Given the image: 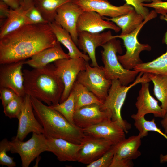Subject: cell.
I'll return each instance as SVG.
<instances>
[{"instance_id": "1", "label": "cell", "mask_w": 167, "mask_h": 167, "mask_svg": "<svg viewBox=\"0 0 167 167\" xmlns=\"http://www.w3.org/2000/svg\"><path fill=\"white\" fill-rule=\"evenodd\" d=\"M57 42L48 23L24 25L0 38V64L25 60Z\"/></svg>"}, {"instance_id": "2", "label": "cell", "mask_w": 167, "mask_h": 167, "mask_svg": "<svg viewBox=\"0 0 167 167\" xmlns=\"http://www.w3.org/2000/svg\"><path fill=\"white\" fill-rule=\"evenodd\" d=\"M26 95L48 106L59 103L64 89V83L55 72L53 64L39 68L23 70Z\"/></svg>"}, {"instance_id": "3", "label": "cell", "mask_w": 167, "mask_h": 167, "mask_svg": "<svg viewBox=\"0 0 167 167\" xmlns=\"http://www.w3.org/2000/svg\"><path fill=\"white\" fill-rule=\"evenodd\" d=\"M30 97L34 113L46 138H61L81 144L85 135L82 129L71 124L61 113L41 101Z\"/></svg>"}, {"instance_id": "4", "label": "cell", "mask_w": 167, "mask_h": 167, "mask_svg": "<svg viewBox=\"0 0 167 167\" xmlns=\"http://www.w3.org/2000/svg\"><path fill=\"white\" fill-rule=\"evenodd\" d=\"M102 60L106 77L111 80H118L121 84L127 86L134 81L139 72L125 68L119 61L117 53L121 54L122 50L119 40L112 38L102 46Z\"/></svg>"}, {"instance_id": "5", "label": "cell", "mask_w": 167, "mask_h": 167, "mask_svg": "<svg viewBox=\"0 0 167 167\" xmlns=\"http://www.w3.org/2000/svg\"><path fill=\"white\" fill-rule=\"evenodd\" d=\"M139 73L133 83L127 86L122 85L118 79L112 80L108 96L101 105V109L109 112L111 115V119L120 124L126 133L131 126L123 119L121 110L127 93L130 88L137 84L151 81L146 73Z\"/></svg>"}, {"instance_id": "6", "label": "cell", "mask_w": 167, "mask_h": 167, "mask_svg": "<svg viewBox=\"0 0 167 167\" xmlns=\"http://www.w3.org/2000/svg\"><path fill=\"white\" fill-rule=\"evenodd\" d=\"M157 16V13L155 10H152L143 22L132 32L125 35L113 36V38H120L123 40L126 52L122 55L118 56L117 57L125 68L129 70L133 69L137 64L143 62L139 57L140 53L142 51L151 50V47L149 45L140 43L139 42L137 36L143 25Z\"/></svg>"}, {"instance_id": "7", "label": "cell", "mask_w": 167, "mask_h": 167, "mask_svg": "<svg viewBox=\"0 0 167 167\" xmlns=\"http://www.w3.org/2000/svg\"><path fill=\"white\" fill-rule=\"evenodd\" d=\"M46 138L43 134L32 133L31 138L24 142L16 136L10 141V152L20 156L22 167H28L43 152L47 151Z\"/></svg>"}, {"instance_id": "8", "label": "cell", "mask_w": 167, "mask_h": 167, "mask_svg": "<svg viewBox=\"0 0 167 167\" xmlns=\"http://www.w3.org/2000/svg\"><path fill=\"white\" fill-rule=\"evenodd\" d=\"M76 81L85 86L103 103L108 96L112 81L105 76L103 67H92L88 62L85 70L79 74Z\"/></svg>"}, {"instance_id": "9", "label": "cell", "mask_w": 167, "mask_h": 167, "mask_svg": "<svg viewBox=\"0 0 167 167\" xmlns=\"http://www.w3.org/2000/svg\"><path fill=\"white\" fill-rule=\"evenodd\" d=\"M87 62L83 58H63L53 62L55 72L62 79L64 85L59 103L63 102L68 97L79 74L85 70Z\"/></svg>"}, {"instance_id": "10", "label": "cell", "mask_w": 167, "mask_h": 167, "mask_svg": "<svg viewBox=\"0 0 167 167\" xmlns=\"http://www.w3.org/2000/svg\"><path fill=\"white\" fill-rule=\"evenodd\" d=\"M81 144L82 147L78 153L77 161L87 165L99 158L113 144L104 138L85 134Z\"/></svg>"}, {"instance_id": "11", "label": "cell", "mask_w": 167, "mask_h": 167, "mask_svg": "<svg viewBox=\"0 0 167 167\" xmlns=\"http://www.w3.org/2000/svg\"><path fill=\"white\" fill-rule=\"evenodd\" d=\"M25 60L1 64L0 66V88H10L23 97L26 94L22 69Z\"/></svg>"}, {"instance_id": "12", "label": "cell", "mask_w": 167, "mask_h": 167, "mask_svg": "<svg viewBox=\"0 0 167 167\" xmlns=\"http://www.w3.org/2000/svg\"><path fill=\"white\" fill-rule=\"evenodd\" d=\"M84 11L81 7L72 1L57 9L54 21L68 31L77 45L78 33L77 24L79 18Z\"/></svg>"}, {"instance_id": "13", "label": "cell", "mask_w": 167, "mask_h": 167, "mask_svg": "<svg viewBox=\"0 0 167 167\" xmlns=\"http://www.w3.org/2000/svg\"><path fill=\"white\" fill-rule=\"evenodd\" d=\"M24 105L18 119V126L16 137L21 141L31 132L44 134L43 128L36 118L30 96L24 97Z\"/></svg>"}, {"instance_id": "14", "label": "cell", "mask_w": 167, "mask_h": 167, "mask_svg": "<svg viewBox=\"0 0 167 167\" xmlns=\"http://www.w3.org/2000/svg\"><path fill=\"white\" fill-rule=\"evenodd\" d=\"M72 1L80 6L84 11H94L101 17H116L134 9L133 7L126 3L116 6L107 0H72Z\"/></svg>"}, {"instance_id": "15", "label": "cell", "mask_w": 167, "mask_h": 167, "mask_svg": "<svg viewBox=\"0 0 167 167\" xmlns=\"http://www.w3.org/2000/svg\"><path fill=\"white\" fill-rule=\"evenodd\" d=\"M78 33V48L83 50L84 54H88L92 62L91 66H99L96 60V49L113 38L111 32L109 31L102 33H91L81 31Z\"/></svg>"}, {"instance_id": "16", "label": "cell", "mask_w": 167, "mask_h": 167, "mask_svg": "<svg viewBox=\"0 0 167 167\" xmlns=\"http://www.w3.org/2000/svg\"><path fill=\"white\" fill-rule=\"evenodd\" d=\"M111 119L110 113L101 109V105L92 104L81 107L75 111L74 122L77 126L84 129Z\"/></svg>"}, {"instance_id": "17", "label": "cell", "mask_w": 167, "mask_h": 167, "mask_svg": "<svg viewBox=\"0 0 167 167\" xmlns=\"http://www.w3.org/2000/svg\"><path fill=\"white\" fill-rule=\"evenodd\" d=\"M83 130L85 134L104 138L116 144L126 139L125 132L121 125L111 119L105 120Z\"/></svg>"}, {"instance_id": "18", "label": "cell", "mask_w": 167, "mask_h": 167, "mask_svg": "<svg viewBox=\"0 0 167 167\" xmlns=\"http://www.w3.org/2000/svg\"><path fill=\"white\" fill-rule=\"evenodd\" d=\"M78 32L86 31L91 33H100L106 29H110L116 32L120 28L113 22L104 20L99 14L92 11H84L79 16L77 23Z\"/></svg>"}, {"instance_id": "19", "label": "cell", "mask_w": 167, "mask_h": 167, "mask_svg": "<svg viewBox=\"0 0 167 167\" xmlns=\"http://www.w3.org/2000/svg\"><path fill=\"white\" fill-rule=\"evenodd\" d=\"M47 151L51 152L60 161H77L82 144L73 143L61 138H46Z\"/></svg>"}, {"instance_id": "20", "label": "cell", "mask_w": 167, "mask_h": 167, "mask_svg": "<svg viewBox=\"0 0 167 167\" xmlns=\"http://www.w3.org/2000/svg\"><path fill=\"white\" fill-rule=\"evenodd\" d=\"M141 84V87L135 103L137 109L135 115L143 117L147 114L152 113L155 117L163 118L162 109L159 105L158 101L150 94L148 82H143Z\"/></svg>"}, {"instance_id": "21", "label": "cell", "mask_w": 167, "mask_h": 167, "mask_svg": "<svg viewBox=\"0 0 167 167\" xmlns=\"http://www.w3.org/2000/svg\"><path fill=\"white\" fill-rule=\"evenodd\" d=\"M60 44L57 41L54 46L45 49L32 56L30 59L25 60V64L33 68H39L58 60L70 58Z\"/></svg>"}, {"instance_id": "22", "label": "cell", "mask_w": 167, "mask_h": 167, "mask_svg": "<svg viewBox=\"0 0 167 167\" xmlns=\"http://www.w3.org/2000/svg\"><path fill=\"white\" fill-rule=\"evenodd\" d=\"M141 139L139 135H133L114 144L115 151L113 158L132 160L137 158L141 155L139 150L141 145Z\"/></svg>"}, {"instance_id": "23", "label": "cell", "mask_w": 167, "mask_h": 167, "mask_svg": "<svg viewBox=\"0 0 167 167\" xmlns=\"http://www.w3.org/2000/svg\"><path fill=\"white\" fill-rule=\"evenodd\" d=\"M48 24L54 34L57 41L62 44L68 49V54L70 58H82L87 62H88L90 59L88 55L79 50L68 31L54 21Z\"/></svg>"}, {"instance_id": "24", "label": "cell", "mask_w": 167, "mask_h": 167, "mask_svg": "<svg viewBox=\"0 0 167 167\" xmlns=\"http://www.w3.org/2000/svg\"><path fill=\"white\" fill-rule=\"evenodd\" d=\"M26 13L21 5L15 9L10 8L8 17L0 25V38L24 25L33 24L27 17Z\"/></svg>"}, {"instance_id": "25", "label": "cell", "mask_w": 167, "mask_h": 167, "mask_svg": "<svg viewBox=\"0 0 167 167\" xmlns=\"http://www.w3.org/2000/svg\"><path fill=\"white\" fill-rule=\"evenodd\" d=\"M106 20L114 23L122 30L120 35H123L131 33L136 29L144 21L142 16L135 9L122 15L108 18L102 17Z\"/></svg>"}, {"instance_id": "26", "label": "cell", "mask_w": 167, "mask_h": 167, "mask_svg": "<svg viewBox=\"0 0 167 167\" xmlns=\"http://www.w3.org/2000/svg\"><path fill=\"white\" fill-rule=\"evenodd\" d=\"M146 73L153 83L154 94L161 103L164 117L167 113V74Z\"/></svg>"}, {"instance_id": "27", "label": "cell", "mask_w": 167, "mask_h": 167, "mask_svg": "<svg viewBox=\"0 0 167 167\" xmlns=\"http://www.w3.org/2000/svg\"><path fill=\"white\" fill-rule=\"evenodd\" d=\"M72 89L75 94V111L86 105L97 104L101 105L103 103L85 86L76 81Z\"/></svg>"}, {"instance_id": "28", "label": "cell", "mask_w": 167, "mask_h": 167, "mask_svg": "<svg viewBox=\"0 0 167 167\" xmlns=\"http://www.w3.org/2000/svg\"><path fill=\"white\" fill-rule=\"evenodd\" d=\"M72 0H34L36 7L44 19L49 23L54 21L57 9Z\"/></svg>"}, {"instance_id": "29", "label": "cell", "mask_w": 167, "mask_h": 167, "mask_svg": "<svg viewBox=\"0 0 167 167\" xmlns=\"http://www.w3.org/2000/svg\"><path fill=\"white\" fill-rule=\"evenodd\" d=\"M131 117L134 120L135 126L139 131V135L141 138L147 136L149 132L154 131L158 133L167 139V135L157 127L154 118L151 120H147L144 117H138L135 114L131 115Z\"/></svg>"}, {"instance_id": "30", "label": "cell", "mask_w": 167, "mask_h": 167, "mask_svg": "<svg viewBox=\"0 0 167 167\" xmlns=\"http://www.w3.org/2000/svg\"><path fill=\"white\" fill-rule=\"evenodd\" d=\"M49 106L61 113L71 124L75 125L73 120L75 112V94L72 89L68 97L63 102Z\"/></svg>"}, {"instance_id": "31", "label": "cell", "mask_w": 167, "mask_h": 167, "mask_svg": "<svg viewBox=\"0 0 167 167\" xmlns=\"http://www.w3.org/2000/svg\"><path fill=\"white\" fill-rule=\"evenodd\" d=\"M133 70L139 73L167 74V65L160 56L150 62L137 64Z\"/></svg>"}, {"instance_id": "32", "label": "cell", "mask_w": 167, "mask_h": 167, "mask_svg": "<svg viewBox=\"0 0 167 167\" xmlns=\"http://www.w3.org/2000/svg\"><path fill=\"white\" fill-rule=\"evenodd\" d=\"M20 5L26 11L27 17L33 24L48 23L43 18L36 7L34 0H21Z\"/></svg>"}, {"instance_id": "33", "label": "cell", "mask_w": 167, "mask_h": 167, "mask_svg": "<svg viewBox=\"0 0 167 167\" xmlns=\"http://www.w3.org/2000/svg\"><path fill=\"white\" fill-rule=\"evenodd\" d=\"M24 97L18 96L3 107V112L6 117L10 119L18 118L22 110Z\"/></svg>"}, {"instance_id": "34", "label": "cell", "mask_w": 167, "mask_h": 167, "mask_svg": "<svg viewBox=\"0 0 167 167\" xmlns=\"http://www.w3.org/2000/svg\"><path fill=\"white\" fill-rule=\"evenodd\" d=\"M11 146L10 141L4 138L0 142V164L8 167H15L16 164L14 160V158L10 157L7 152L10 151Z\"/></svg>"}, {"instance_id": "35", "label": "cell", "mask_w": 167, "mask_h": 167, "mask_svg": "<svg viewBox=\"0 0 167 167\" xmlns=\"http://www.w3.org/2000/svg\"><path fill=\"white\" fill-rule=\"evenodd\" d=\"M114 147L110 149L99 158L86 165L87 167H110L114 154Z\"/></svg>"}, {"instance_id": "36", "label": "cell", "mask_w": 167, "mask_h": 167, "mask_svg": "<svg viewBox=\"0 0 167 167\" xmlns=\"http://www.w3.org/2000/svg\"><path fill=\"white\" fill-rule=\"evenodd\" d=\"M127 4L133 7L135 11L141 14L145 19L148 16L150 12L147 7L142 4L144 2L150 3L153 0H124Z\"/></svg>"}, {"instance_id": "37", "label": "cell", "mask_w": 167, "mask_h": 167, "mask_svg": "<svg viewBox=\"0 0 167 167\" xmlns=\"http://www.w3.org/2000/svg\"><path fill=\"white\" fill-rule=\"evenodd\" d=\"M142 5L145 7L152 8L157 14L162 15L167 14V1L162 0H153L150 3H143Z\"/></svg>"}, {"instance_id": "38", "label": "cell", "mask_w": 167, "mask_h": 167, "mask_svg": "<svg viewBox=\"0 0 167 167\" xmlns=\"http://www.w3.org/2000/svg\"><path fill=\"white\" fill-rule=\"evenodd\" d=\"M0 98L3 107L18 96L11 89L5 87L0 88Z\"/></svg>"}, {"instance_id": "39", "label": "cell", "mask_w": 167, "mask_h": 167, "mask_svg": "<svg viewBox=\"0 0 167 167\" xmlns=\"http://www.w3.org/2000/svg\"><path fill=\"white\" fill-rule=\"evenodd\" d=\"M133 166L132 160L113 158L110 167H131Z\"/></svg>"}, {"instance_id": "40", "label": "cell", "mask_w": 167, "mask_h": 167, "mask_svg": "<svg viewBox=\"0 0 167 167\" xmlns=\"http://www.w3.org/2000/svg\"><path fill=\"white\" fill-rule=\"evenodd\" d=\"M9 6L3 1H0V24L1 25L8 17L10 12Z\"/></svg>"}, {"instance_id": "41", "label": "cell", "mask_w": 167, "mask_h": 167, "mask_svg": "<svg viewBox=\"0 0 167 167\" xmlns=\"http://www.w3.org/2000/svg\"><path fill=\"white\" fill-rule=\"evenodd\" d=\"M5 2L10 8L15 9L20 6L21 0H1Z\"/></svg>"}, {"instance_id": "42", "label": "cell", "mask_w": 167, "mask_h": 167, "mask_svg": "<svg viewBox=\"0 0 167 167\" xmlns=\"http://www.w3.org/2000/svg\"><path fill=\"white\" fill-rule=\"evenodd\" d=\"M161 124L162 127L164 128V133L167 134V113L165 114L161 121Z\"/></svg>"}, {"instance_id": "43", "label": "cell", "mask_w": 167, "mask_h": 167, "mask_svg": "<svg viewBox=\"0 0 167 167\" xmlns=\"http://www.w3.org/2000/svg\"><path fill=\"white\" fill-rule=\"evenodd\" d=\"M167 39L166 40V43L167 45V37L166 38ZM162 59L163 61L167 65V49L166 52L160 56Z\"/></svg>"}]
</instances>
